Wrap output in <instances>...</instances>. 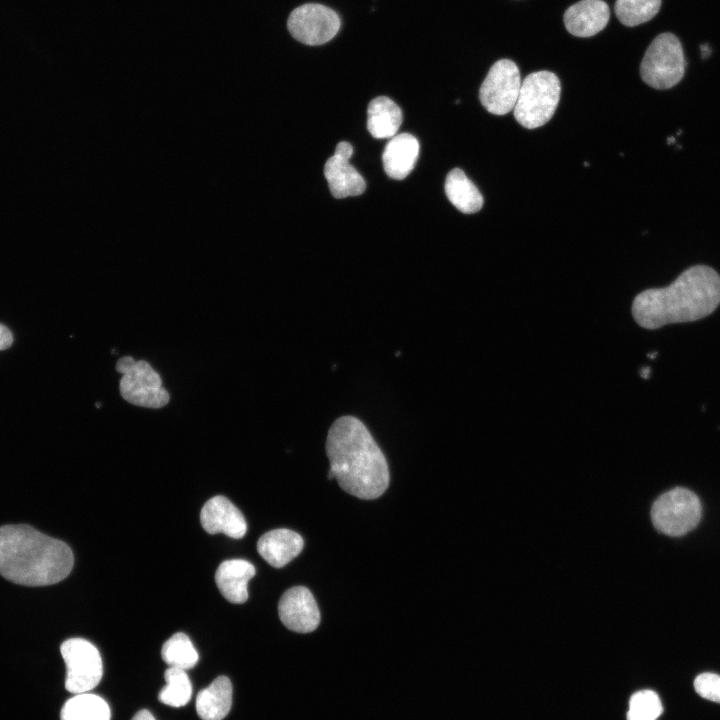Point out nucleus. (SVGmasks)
<instances>
[{"label": "nucleus", "instance_id": "4468645a", "mask_svg": "<svg viewBox=\"0 0 720 720\" xmlns=\"http://www.w3.org/2000/svg\"><path fill=\"white\" fill-rule=\"evenodd\" d=\"M302 537L295 531L280 528L262 535L257 542L260 556L271 566L281 568L300 554Z\"/></svg>", "mask_w": 720, "mask_h": 720}, {"label": "nucleus", "instance_id": "aec40b11", "mask_svg": "<svg viewBox=\"0 0 720 720\" xmlns=\"http://www.w3.org/2000/svg\"><path fill=\"white\" fill-rule=\"evenodd\" d=\"M445 193L455 208L465 214L478 212L483 206V197L460 168L452 169L445 180Z\"/></svg>", "mask_w": 720, "mask_h": 720}, {"label": "nucleus", "instance_id": "6ab92c4d", "mask_svg": "<svg viewBox=\"0 0 720 720\" xmlns=\"http://www.w3.org/2000/svg\"><path fill=\"white\" fill-rule=\"evenodd\" d=\"M402 123L400 107L390 98H374L367 109V128L377 139L394 137Z\"/></svg>", "mask_w": 720, "mask_h": 720}, {"label": "nucleus", "instance_id": "bb28decb", "mask_svg": "<svg viewBox=\"0 0 720 720\" xmlns=\"http://www.w3.org/2000/svg\"><path fill=\"white\" fill-rule=\"evenodd\" d=\"M334 155L342 159L349 160L353 155V147L349 142H339L335 148Z\"/></svg>", "mask_w": 720, "mask_h": 720}, {"label": "nucleus", "instance_id": "2eb2a0df", "mask_svg": "<svg viewBox=\"0 0 720 720\" xmlns=\"http://www.w3.org/2000/svg\"><path fill=\"white\" fill-rule=\"evenodd\" d=\"M255 567L244 559L222 562L216 570L215 582L221 594L231 603L241 604L248 599V583L255 575Z\"/></svg>", "mask_w": 720, "mask_h": 720}, {"label": "nucleus", "instance_id": "5701e85b", "mask_svg": "<svg viewBox=\"0 0 720 720\" xmlns=\"http://www.w3.org/2000/svg\"><path fill=\"white\" fill-rule=\"evenodd\" d=\"M164 677L166 686L159 693V701L171 707L186 705L192 696V685L185 670L169 667Z\"/></svg>", "mask_w": 720, "mask_h": 720}, {"label": "nucleus", "instance_id": "393cba45", "mask_svg": "<svg viewBox=\"0 0 720 720\" xmlns=\"http://www.w3.org/2000/svg\"><path fill=\"white\" fill-rule=\"evenodd\" d=\"M663 712V706L656 692L640 690L629 700L627 720H656Z\"/></svg>", "mask_w": 720, "mask_h": 720}, {"label": "nucleus", "instance_id": "cd10ccee", "mask_svg": "<svg viewBox=\"0 0 720 720\" xmlns=\"http://www.w3.org/2000/svg\"><path fill=\"white\" fill-rule=\"evenodd\" d=\"M13 342L11 331L4 325L0 324V350L8 349Z\"/></svg>", "mask_w": 720, "mask_h": 720}, {"label": "nucleus", "instance_id": "f03ea898", "mask_svg": "<svg viewBox=\"0 0 720 720\" xmlns=\"http://www.w3.org/2000/svg\"><path fill=\"white\" fill-rule=\"evenodd\" d=\"M720 304V276L709 266L696 265L664 288L647 289L632 303L635 321L647 329L690 322L711 314Z\"/></svg>", "mask_w": 720, "mask_h": 720}, {"label": "nucleus", "instance_id": "f257e3e1", "mask_svg": "<svg viewBox=\"0 0 720 720\" xmlns=\"http://www.w3.org/2000/svg\"><path fill=\"white\" fill-rule=\"evenodd\" d=\"M326 453L330 461L328 478H336L345 492L372 500L388 488L386 458L358 418L345 415L333 422L327 435Z\"/></svg>", "mask_w": 720, "mask_h": 720}, {"label": "nucleus", "instance_id": "412c9836", "mask_svg": "<svg viewBox=\"0 0 720 720\" xmlns=\"http://www.w3.org/2000/svg\"><path fill=\"white\" fill-rule=\"evenodd\" d=\"M111 711L107 702L98 695L88 692L74 694L63 705L61 720H110Z\"/></svg>", "mask_w": 720, "mask_h": 720}, {"label": "nucleus", "instance_id": "7ed1b4c3", "mask_svg": "<svg viewBox=\"0 0 720 720\" xmlns=\"http://www.w3.org/2000/svg\"><path fill=\"white\" fill-rule=\"evenodd\" d=\"M74 557L61 540L25 524L0 527V575L24 586L58 583L72 570Z\"/></svg>", "mask_w": 720, "mask_h": 720}, {"label": "nucleus", "instance_id": "a878e982", "mask_svg": "<svg viewBox=\"0 0 720 720\" xmlns=\"http://www.w3.org/2000/svg\"><path fill=\"white\" fill-rule=\"evenodd\" d=\"M694 688L702 698L720 703V675L702 673L695 678Z\"/></svg>", "mask_w": 720, "mask_h": 720}, {"label": "nucleus", "instance_id": "f8f14e48", "mask_svg": "<svg viewBox=\"0 0 720 720\" xmlns=\"http://www.w3.org/2000/svg\"><path fill=\"white\" fill-rule=\"evenodd\" d=\"M202 527L209 534L224 533L239 539L247 531V524L241 511L226 497L218 495L209 499L200 513Z\"/></svg>", "mask_w": 720, "mask_h": 720}, {"label": "nucleus", "instance_id": "39448f33", "mask_svg": "<svg viewBox=\"0 0 720 720\" xmlns=\"http://www.w3.org/2000/svg\"><path fill=\"white\" fill-rule=\"evenodd\" d=\"M686 64L679 39L672 33H661L647 48L641 61L640 75L652 88L669 89L682 80Z\"/></svg>", "mask_w": 720, "mask_h": 720}, {"label": "nucleus", "instance_id": "dca6fc26", "mask_svg": "<svg viewBox=\"0 0 720 720\" xmlns=\"http://www.w3.org/2000/svg\"><path fill=\"white\" fill-rule=\"evenodd\" d=\"M419 154V142L411 134H396L387 143L383 156L386 174L395 180H402L413 170Z\"/></svg>", "mask_w": 720, "mask_h": 720}, {"label": "nucleus", "instance_id": "423d86ee", "mask_svg": "<svg viewBox=\"0 0 720 720\" xmlns=\"http://www.w3.org/2000/svg\"><path fill=\"white\" fill-rule=\"evenodd\" d=\"M116 370L122 374L119 389L127 402L146 408H161L169 402L160 375L148 362L124 356L117 361Z\"/></svg>", "mask_w": 720, "mask_h": 720}, {"label": "nucleus", "instance_id": "4be33fe9", "mask_svg": "<svg viewBox=\"0 0 720 720\" xmlns=\"http://www.w3.org/2000/svg\"><path fill=\"white\" fill-rule=\"evenodd\" d=\"M161 656L169 667L182 670L193 668L199 659L190 638L184 633H175L162 646Z\"/></svg>", "mask_w": 720, "mask_h": 720}, {"label": "nucleus", "instance_id": "c756f323", "mask_svg": "<svg viewBox=\"0 0 720 720\" xmlns=\"http://www.w3.org/2000/svg\"><path fill=\"white\" fill-rule=\"evenodd\" d=\"M701 51H702V57L707 58L709 54L711 53L710 48L705 44L701 45Z\"/></svg>", "mask_w": 720, "mask_h": 720}, {"label": "nucleus", "instance_id": "6e6552de", "mask_svg": "<svg viewBox=\"0 0 720 720\" xmlns=\"http://www.w3.org/2000/svg\"><path fill=\"white\" fill-rule=\"evenodd\" d=\"M66 665L65 688L72 694L95 688L102 679L103 663L98 649L88 640L70 638L61 644Z\"/></svg>", "mask_w": 720, "mask_h": 720}, {"label": "nucleus", "instance_id": "ddd939ff", "mask_svg": "<svg viewBox=\"0 0 720 720\" xmlns=\"http://www.w3.org/2000/svg\"><path fill=\"white\" fill-rule=\"evenodd\" d=\"M610 10L603 0H581L564 13V24L577 37H590L605 28Z\"/></svg>", "mask_w": 720, "mask_h": 720}, {"label": "nucleus", "instance_id": "9b49d317", "mask_svg": "<svg viewBox=\"0 0 720 720\" xmlns=\"http://www.w3.org/2000/svg\"><path fill=\"white\" fill-rule=\"evenodd\" d=\"M278 613L285 627L298 633L312 632L320 623L316 600L304 586H295L284 592L279 600Z\"/></svg>", "mask_w": 720, "mask_h": 720}, {"label": "nucleus", "instance_id": "f3484780", "mask_svg": "<svg viewBox=\"0 0 720 720\" xmlns=\"http://www.w3.org/2000/svg\"><path fill=\"white\" fill-rule=\"evenodd\" d=\"M324 176L335 198L361 195L366 182L361 174L349 163V160L333 155L324 165Z\"/></svg>", "mask_w": 720, "mask_h": 720}, {"label": "nucleus", "instance_id": "0eeeda50", "mask_svg": "<svg viewBox=\"0 0 720 720\" xmlns=\"http://www.w3.org/2000/svg\"><path fill=\"white\" fill-rule=\"evenodd\" d=\"M702 514L699 498L685 488L662 494L651 508L654 527L669 536H682L694 529Z\"/></svg>", "mask_w": 720, "mask_h": 720}, {"label": "nucleus", "instance_id": "c85d7f7f", "mask_svg": "<svg viewBox=\"0 0 720 720\" xmlns=\"http://www.w3.org/2000/svg\"><path fill=\"white\" fill-rule=\"evenodd\" d=\"M132 720H155L154 716L148 710L138 711L132 718Z\"/></svg>", "mask_w": 720, "mask_h": 720}, {"label": "nucleus", "instance_id": "20e7f679", "mask_svg": "<svg viewBox=\"0 0 720 720\" xmlns=\"http://www.w3.org/2000/svg\"><path fill=\"white\" fill-rule=\"evenodd\" d=\"M560 94L561 84L556 74L546 70L530 73L522 80L513 109L515 119L528 129L543 126L554 115Z\"/></svg>", "mask_w": 720, "mask_h": 720}, {"label": "nucleus", "instance_id": "9d476101", "mask_svg": "<svg viewBox=\"0 0 720 720\" xmlns=\"http://www.w3.org/2000/svg\"><path fill=\"white\" fill-rule=\"evenodd\" d=\"M340 18L332 9L315 3L295 8L287 22L291 35L306 45H322L339 31Z\"/></svg>", "mask_w": 720, "mask_h": 720}, {"label": "nucleus", "instance_id": "a211bd4d", "mask_svg": "<svg viewBox=\"0 0 720 720\" xmlns=\"http://www.w3.org/2000/svg\"><path fill=\"white\" fill-rule=\"evenodd\" d=\"M232 684L228 677H217L196 698V711L202 720H222L232 705Z\"/></svg>", "mask_w": 720, "mask_h": 720}, {"label": "nucleus", "instance_id": "1a4fd4ad", "mask_svg": "<svg viewBox=\"0 0 720 720\" xmlns=\"http://www.w3.org/2000/svg\"><path fill=\"white\" fill-rule=\"evenodd\" d=\"M521 84L518 66L512 60L500 59L492 65L480 86V102L489 113L507 114L516 105Z\"/></svg>", "mask_w": 720, "mask_h": 720}, {"label": "nucleus", "instance_id": "b1692460", "mask_svg": "<svg viewBox=\"0 0 720 720\" xmlns=\"http://www.w3.org/2000/svg\"><path fill=\"white\" fill-rule=\"evenodd\" d=\"M661 7V0H616L615 13L625 26L633 27L652 19Z\"/></svg>", "mask_w": 720, "mask_h": 720}]
</instances>
